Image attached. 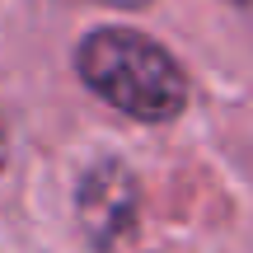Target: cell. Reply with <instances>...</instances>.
Masks as SVG:
<instances>
[{"instance_id":"1","label":"cell","mask_w":253,"mask_h":253,"mask_svg":"<svg viewBox=\"0 0 253 253\" xmlns=\"http://www.w3.org/2000/svg\"><path fill=\"white\" fill-rule=\"evenodd\" d=\"M80 80L136 122H173L188 108V71L136 28H94L75 52Z\"/></svg>"},{"instance_id":"2","label":"cell","mask_w":253,"mask_h":253,"mask_svg":"<svg viewBox=\"0 0 253 253\" xmlns=\"http://www.w3.org/2000/svg\"><path fill=\"white\" fill-rule=\"evenodd\" d=\"M75 216H80L84 239L99 253L122 249L141 220V188H136L131 169L113 155L94 160L80 178V192H75Z\"/></svg>"},{"instance_id":"3","label":"cell","mask_w":253,"mask_h":253,"mask_svg":"<svg viewBox=\"0 0 253 253\" xmlns=\"http://www.w3.org/2000/svg\"><path fill=\"white\" fill-rule=\"evenodd\" d=\"M5 160H9V126L0 118V169H5Z\"/></svg>"},{"instance_id":"4","label":"cell","mask_w":253,"mask_h":253,"mask_svg":"<svg viewBox=\"0 0 253 253\" xmlns=\"http://www.w3.org/2000/svg\"><path fill=\"white\" fill-rule=\"evenodd\" d=\"M99 5H113V9H145L150 0H99Z\"/></svg>"},{"instance_id":"5","label":"cell","mask_w":253,"mask_h":253,"mask_svg":"<svg viewBox=\"0 0 253 253\" xmlns=\"http://www.w3.org/2000/svg\"><path fill=\"white\" fill-rule=\"evenodd\" d=\"M235 5H239V9H249V14H253V0H235Z\"/></svg>"}]
</instances>
